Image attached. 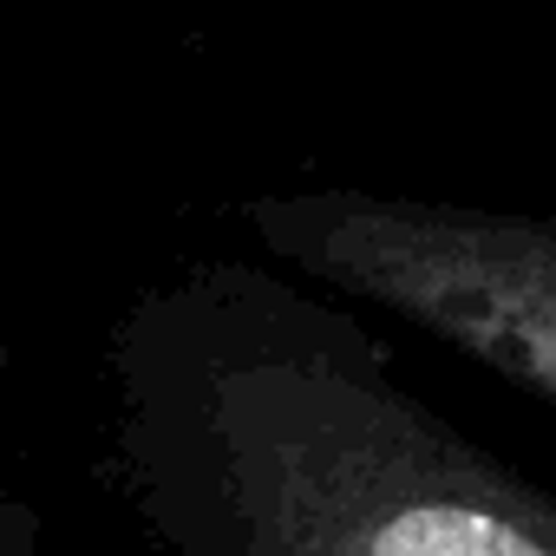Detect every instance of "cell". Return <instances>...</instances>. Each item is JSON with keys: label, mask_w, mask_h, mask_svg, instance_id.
I'll return each mask as SVG.
<instances>
[{"label": "cell", "mask_w": 556, "mask_h": 556, "mask_svg": "<svg viewBox=\"0 0 556 556\" xmlns=\"http://www.w3.org/2000/svg\"><path fill=\"white\" fill-rule=\"evenodd\" d=\"M105 367L157 556H556V491L432 413L367 321L275 262L151 282Z\"/></svg>", "instance_id": "6da1fadb"}, {"label": "cell", "mask_w": 556, "mask_h": 556, "mask_svg": "<svg viewBox=\"0 0 556 556\" xmlns=\"http://www.w3.org/2000/svg\"><path fill=\"white\" fill-rule=\"evenodd\" d=\"M236 223L275 268L367 302L556 406V216L308 184L242 197Z\"/></svg>", "instance_id": "7a4b0ae2"}, {"label": "cell", "mask_w": 556, "mask_h": 556, "mask_svg": "<svg viewBox=\"0 0 556 556\" xmlns=\"http://www.w3.org/2000/svg\"><path fill=\"white\" fill-rule=\"evenodd\" d=\"M0 556H60L47 517L34 497H21L14 484H0Z\"/></svg>", "instance_id": "3957f363"}, {"label": "cell", "mask_w": 556, "mask_h": 556, "mask_svg": "<svg viewBox=\"0 0 556 556\" xmlns=\"http://www.w3.org/2000/svg\"><path fill=\"white\" fill-rule=\"evenodd\" d=\"M8 367H14V348H8V341H0V374H8Z\"/></svg>", "instance_id": "277c9868"}]
</instances>
